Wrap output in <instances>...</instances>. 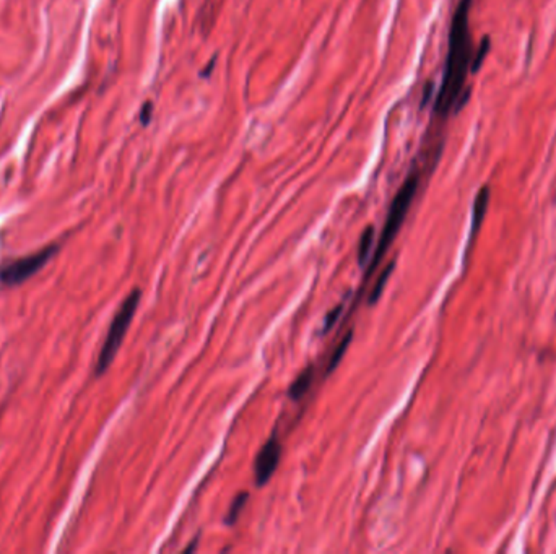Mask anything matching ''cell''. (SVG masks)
Masks as SVG:
<instances>
[{"mask_svg": "<svg viewBox=\"0 0 556 554\" xmlns=\"http://www.w3.org/2000/svg\"><path fill=\"white\" fill-rule=\"evenodd\" d=\"M196 546H197V539H194L191 546H187V548L184 549V553H191V551H194V549H196Z\"/></svg>", "mask_w": 556, "mask_h": 554, "instance_id": "9a60e30c", "label": "cell"}, {"mask_svg": "<svg viewBox=\"0 0 556 554\" xmlns=\"http://www.w3.org/2000/svg\"><path fill=\"white\" fill-rule=\"evenodd\" d=\"M394 265H396V262H394V260H392V262L389 263L387 267L382 270V275L378 278L376 285L373 286V290H371V293H369V300H368V301H369V304H376L379 297H381L382 291H384V288H386V285H387L389 277H391L392 272H394Z\"/></svg>", "mask_w": 556, "mask_h": 554, "instance_id": "8fae6325", "label": "cell"}, {"mask_svg": "<svg viewBox=\"0 0 556 554\" xmlns=\"http://www.w3.org/2000/svg\"><path fill=\"white\" fill-rule=\"evenodd\" d=\"M57 250H59V245H47V248L37 250V252L28 255V257L10 262L0 270V282L7 286L20 285V283L28 280L36 272H40L54 257Z\"/></svg>", "mask_w": 556, "mask_h": 554, "instance_id": "277c9868", "label": "cell"}, {"mask_svg": "<svg viewBox=\"0 0 556 554\" xmlns=\"http://www.w3.org/2000/svg\"><path fill=\"white\" fill-rule=\"evenodd\" d=\"M489 49H491V41H489V37H488V36H485V37H483V41L480 42V47H478L477 54H475L473 58H472V65H470V72H472V73H477L478 70L482 69L483 60H485V58H487V54L489 52Z\"/></svg>", "mask_w": 556, "mask_h": 554, "instance_id": "7c38bea8", "label": "cell"}, {"mask_svg": "<svg viewBox=\"0 0 556 554\" xmlns=\"http://www.w3.org/2000/svg\"><path fill=\"white\" fill-rule=\"evenodd\" d=\"M142 124L146 125L150 122V117H151V104L146 103L144 106V111H142Z\"/></svg>", "mask_w": 556, "mask_h": 554, "instance_id": "5bb4252c", "label": "cell"}, {"mask_svg": "<svg viewBox=\"0 0 556 554\" xmlns=\"http://www.w3.org/2000/svg\"><path fill=\"white\" fill-rule=\"evenodd\" d=\"M312 381H314V367L308 366L296 379H294L292 386H289V390H288L289 399L301 400L303 397L308 394V390L311 389Z\"/></svg>", "mask_w": 556, "mask_h": 554, "instance_id": "52a82bcc", "label": "cell"}, {"mask_svg": "<svg viewBox=\"0 0 556 554\" xmlns=\"http://www.w3.org/2000/svg\"><path fill=\"white\" fill-rule=\"evenodd\" d=\"M247 499H249V492H239L235 499H233V503L230 505V509H228V514H226V519L225 522L230 525H235L237 522V519H239V515L242 512V509L246 508V503Z\"/></svg>", "mask_w": 556, "mask_h": 554, "instance_id": "30bf717a", "label": "cell"}, {"mask_svg": "<svg viewBox=\"0 0 556 554\" xmlns=\"http://www.w3.org/2000/svg\"><path fill=\"white\" fill-rule=\"evenodd\" d=\"M373 244H374V228L373 226H368V228L363 231V234H361L358 244V265L361 268L368 267Z\"/></svg>", "mask_w": 556, "mask_h": 554, "instance_id": "ba28073f", "label": "cell"}, {"mask_svg": "<svg viewBox=\"0 0 556 554\" xmlns=\"http://www.w3.org/2000/svg\"><path fill=\"white\" fill-rule=\"evenodd\" d=\"M280 458H282V444H280L277 433H273L255 457L254 476L258 486L267 485L273 473L277 471Z\"/></svg>", "mask_w": 556, "mask_h": 554, "instance_id": "5b68a950", "label": "cell"}, {"mask_svg": "<svg viewBox=\"0 0 556 554\" xmlns=\"http://www.w3.org/2000/svg\"><path fill=\"white\" fill-rule=\"evenodd\" d=\"M140 297L142 293L140 290H134L129 296L124 300V302L119 307V311L114 315V319L109 325L106 340H104L101 352H99L98 363H96V376H101V374L106 372V369L111 366L114 358L121 348V345L126 338L127 330L132 324V319H134L137 307L140 304Z\"/></svg>", "mask_w": 556, "mask_h": 554, "instance_id": "3957f363", "label": "cell"}, {"mask_svg": "<svg viewBox=\"0 0 556 554\" xmlns=\"http://www.w3.org/2000/svg\"><path fill=\"white\" fill-rule=\"evenodd\" d=\"M342 311H344V304H339L335 307V309H332L329 314L326 315V320H324V327H322V334H326V331H329L332 327H334V324L337 320L340 319V315H342Z\"/></svg>", "mask_w": 556, "mask_h": 554, "instance_id": "4fadbf2b", "label": "cell"}, {"mask_svg": "<svg viewBox=\"0 0 556 554\" xmlns=\"http://www.w3.org/2000/svg\"><path fill=\"white\" fill-rule=\"evenodd\" d=\"M418 186H420V174L412 173L410 176L403 181L401 189H398V192L396 193V197H394L391 208H389L386 223H384L382 233L378 239L376 250H374V254L371 255L368 268H366L364 282L368 280L371 275L376 272V268L379 267V263H381L384 255H386L389 248L392 245L394 239H396V236L398 234V231H401L403 221H405V218L408 215V210H410L413 203V198L416 196Z\"/></svg>", "mask_w": 556, "mask_h": 554, "instance_id": "7a4b0ae2", "label": "cell"}, {"mask_svg": "<svg viewBox=\"0 0 556 554\" xmlns=\"http://www.w3.org/2000/svg\"><path fill=\"white\" fill-rule=\"evenodd\" d=\"M351 340H353V330H348V331H346V334H345L344 340H342V342L339 343V347H337V348L334 349V353L330 354L329 363H327V367H326V374H327V376H329V374H330L332 371H334V369H335L337 366H339L342 359H344L345 353H346V349H348V345L351 343Z\"/></svg>", "mask_w": 556, "mask_h": 554, "instance_id": "9c48e42d", "label": "cell"}, {"mask_svg": "<svg viewBox=\"0 0 556 554\" xmlns=\"http://www.w3.org/2000/svg\"><path fill=\"white\" fill-rule=\"evenodd\" d=\"M473 0H460L455 8L449 30L448 58L443 82L435 101V112L441 117L459 111L465 101V80L472 65V36H470V8Z\"/></svg>", "mask_w": 556, "mask_h": 554, "instance_id": "6da1fadb", "label": "cell"}, {"mask_svg": "<svg viewBox=\"0 0 556 554\" xmlns=\"http://www.w3.org/2000/svg\"><path fill=\"white\" fill-rule=\"evenodd\" d=\"M489 197H491V192H489V187L485 186L478 191L477 197L473 200V208H472V223H470V234H469V245L473 244L475 236L478 234L480 228H482V223L485 220V215H487L488 210V203Z\"/></svg>", "mask_w": 556, "mask_h": 554, "instance_id": "8992f818", "label": "cell"}]
</instances>
